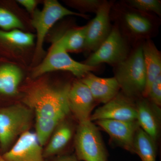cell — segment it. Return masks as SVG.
<instances>
[{
    "label": "cell",
    "mask_w": 161,
    "mask_h": 161,
    "mask_svg": "<svg viewBox=\"0 0 161 161\" xmlns=\"http://www.w3.org/2000/svg\"><path fill=\"white\" fill-rule=\"evenodd\" d=\"M71 85L53 87L41 83L32 87L23 99L36 116L64 120L70 112L68 94Z\"/></svg>",
    "instance_id": "6da1fadb"
},
{
    "label": "cell",
    "mask_w": 161,
    "mask_h": 161,
    "mask_svg": "<svg viewBox=\"0 0 161 161\" xmlns=\"http://www.w3.org/2000/svg\"><path fill=\"white\" fill-rule=\"evenodd\" d=\"M115 78L122 93L131 99L143 96L146 86V72L142 46L118 64Z\"/></svg>",
    "instance_id": "7a4b0ae2"
},
{
    "label": "cell",
    "mask_w": 161,
    "mask_h": 161,
    "mask_svg": "<svg viewBox=\"0 0 161 161\" xmlns=\"http://www.w3.org/2000/svg\"><path fill=\"white\" fill-rule=\"evenodd\" d=\"M33 112L24 104L0 107V149L7 151L19 136L29 131Z\"/></svg>",
    "instance_id": "3957f363"
},
{
    "label": "cell",
    "mask_w": 161,
    "mask_h": 161,
    "mask_svg": "<svg viewBox=\"0 0 161 161\" xmlns=\"http://www.w3.org/2000/svg\"><path fill=\"white\" fill-rule=\"evenodd\" d=\"M95 69V67L80 63L71 58L59 36L53 42L44 60L33 70L32 77L38 78L49 72L60 70L70 72L78 78H84Z\"/></svg>",
    "instance_id": "277c9868"
},
{
    "label": "cell",
    "mask_w": 161,
    "mask_h": 161,
    "mask_svg": "<svg viewBox=\"0 0 161 161\" xmlns=\"http://www.w3.org/2000/svg\"><path fill=\"white\" fill-rule=\"evenodd\" d=\"M78 161H108V153L98 127L90 120L79 123L75 136Z\"/></svg>",
    "instance_id": "5b68a950"
},
{
    "label": "cell",
    "mask_w": 161,
    "mask_h": 161,
    "mask_svg": "<svg viewBox=\"0 0 161 161\" xmlns=\"http://www.w3.org/2000/svg\"><path fill=\"white\" fill-rule=\"evenodd\" d=\"M69 15L85 16L67 9L56 0L45 1L41 10L36 9L34 12L31 24L37 33L36 57L43 53L44 39L51 28L58 20Z\"/></svg>",
    "instance_id": "8992f818"
},
{
    "label": "cell",
    "mask_w": 161,
    "mask_h": 161,
    "mask_svg": "<svg viewBox=\"0 0 161 161\" xmlns=\"http://www.w3.org/2000/svg\"><path fill=\"white\" fill-rule=\"evenodd\" d=\"M128 54L126 43L118 28L114 27L85 64L93 67L104 63L118 64L128 58Z\"/></svg>",
    "instance_id": "52a82bcc"
},
{
    "label": "cell",
    "mask_w": 161,
    "mask_h": 161,
    "mask_svg": "<svg viewBox=\"0 0 161 161\" xmlns=\"http://www.w3.org/2000/svg\"><path fill=\"white\" fill-rule=\"evenodd\" d=\"M136 119V104L132 99L119 92L113 99L95 110L91 115L90 120L133 121Z\"/></svg>",
    "instance_id": "ba28073f"
},
{
    "label": "cell",
    "mask_w": 161,
    "mask_h": 161,
    "mask_svg": "<svg viewBox=\"0 0 161 161\" xmlns=\"http://www.w3.org/2000/svg\"><path fill=\"white\" fill-rule=\"evenodd\" d=\"M2 157L6 161H46L36 133L29 131L20 135L13 147Z\"/></svg>",
    "instance_id": "9c48e42d"
},
{
    "label": "cell",
    "mask_w": 161,
    "mask_h": 161,
    "mask_svg": "<svg viewBox=\"0 0 161 161\" xmlns=\"http://www.w3.org/2000/svg\"><path fill=\"white\" fill-rule=\"evenodd\" d=\"M95 122L98 126L108 134L115 143L131 153H134V138L140 127L137 120L104 119Z\"/></svg>",
    "instance_id": "30bf717a"
},
{
    "label": "cell",
    "mask_w": 161,
    "mask_h": 161,
    "mask_svg": "<svg viewBox=\"0 0 161 161\" xmlns=\"http://www.w3.org/2000/svg\"><path fill=\"white\" fill-rule=\"evenodd\" d=\"M111 6L108 2H103L96 13V16L87 25L85 47L95 51L111 32L110 11Z\"/></svg>",
    "instance_id": "8fae6325"
},
{
    "label": "cell",
    "mask_w": 161,
    "mask_h": 161,
    "mask_svg": "<svg viewBox=\"0 0 161 161\" xmlns=\"http://www.w3.org/2000/svg\"><path fill=\"white\" fill-rule=\"evenodd\" d=\"M95 101L86 85L77 81L71 85L68 94V103L71 112L78 122L90 120Z\"/></svg>",
    "instance_id": "7c38bea8"
},
{
    "label": "cell",
    "mask_w": 161,
    "mask_h": 161,
    "mask_svg": "<svg viewBox=\"0 0 161 161\" xmlns=\"http://www.w3.org/2000/svg\"><path fill=\"white\" fill-rule=\"evenodd\" d=\"M136 104L137 112L136 120L139 125L156 142L160 129V107L146 98H141Z\"/></svg>",
    "instance_id": "4fadbf2b"
},
{
    "label": "cell",
    "mask_w": 161,
    "mask_h": 161,
    "mask_svg": "<svg viewBox=\"0 0 161 161\" xmlns=\"http://www.w3.org/2000/svg\"><path fill=\"white\" fill-rule=\"evenodd\" d=\"M81 80L89 89L95 101L103 104L113 99L120 90L115 77L100 78L89 72Z\"/></svg>",
    "instance_id": "5bb4252c"
},
{
    "label": "cell",
    "mask_w": 161,
    "mask_h": 161,
    "mask_svg": "<svg viewBox=\"0 0 161 161\" xmlns=\"http://www.w3.org/2000/svg\"><path fill=\"white\" fill-rule=\"evenodd\" d=\"M22 78L23 73L19 68L0 60V98L16 95Z\"/></svg>",
    "instance_id": "9a60e30c"
},
{
    "label": "cell",
    "mask_w": 161,
    "mask_h": 161,
    "mask_svg": "<svg viewBox=\"0 0 161 161\" xmlns=\"http://www.w3.org/2000/svg\"><path fill=\"white\" fill-rule=\"evenodd\" d=\"M142 47L146 72V89L143 96L146 97L151 84L161 75V56L152 41H147Z\"/></svg>",
    "instance_id": "2e32d148"
},
{
    "label": "cell",
    "mask_w": 161,
    "mask_h": 161,
    "mask_svg": "<svg viewBox=\"0 0 161 161\" xmlns=\"http://www.w3.org/2000/svg\"><path fill=\"white\" fill-rule=\"evenodd\" d=\"M73 132L72 125L65 119L62 121L53 132L50 140L43 150L44 157L56 155L63 150L71 139Z\"/></svg>",
    "instance_id": "e0dca14e"
},
{
    "label": "cell",
    "mask_w": 161,
    "mask_h": 161,
    "mask_svg": "<svg viewBox=\"0 0 161 161\" xmlns=\"http://www.w3.org/2000/svg\"><path fill=\"white\" fill-rule=\"evenodd\" d=\"M34 35L24 32L20 29H0V52L3 53L9 47H29L34 44Z\"/></svg>",
    "instance_id": "ac0fdd59"
},
{
    "label": "cell",
    "mask_w": 161,
    "mask_h": 161,
    "mask_svg": "<svg viewBox=\"0 0 161 161\" xmlns=\"http://www.w3.org/2000/svg\"><path fill=\"white\" fill-rule=\"evenodd\" d=\"M133 150L142 161H156V142L140 127L136 133Z\"/></svg>",
    "instance_id": "d6986e66"
},
{
    "label": "cell",
    "mask_w": 161,
    "mask_h": 161,
    "mask_svg": "<svg viewBox=\"0 0 161 161\" xmlns=\"http://www.w3.org/2000/svg\"><path fill=\"white\" fill-rule=\"evenodd\" d=\"M87 25L69 30L60 37L68 52L80 50L85 47Z\"/></svg>",
    "instance_id": "ffe728a7"
},
{
    "label": "cell",
    "mask_w": 161,
    "mask_h": 161,
    "mask_svg": "<svg viewBox=\"0 0 161 161\" xmlns=\"http://www.w3.org/2000/svg\"><path fill=\"white\" fill-rule=\"evenodd\" d=\"M64 120L36 116L35 133L42 147L46 144L58 125Z\"/></svg>",
    "instance_id": "44dd1931"
},
{
    "label": "cell",
    "mask_w": 161,
    "mask_h": 161,
    "mask_svg": "<svg viewBox=\"0 0 161 161\" xmlns=\"http://www.w3.org/2000/svg\"><path fill=\"white\" fill-rule=\"evenodd\" d=\"M125 20L129 29L137 34L147 33L152 28V24L148 19L134 13H127Z\"/></svg>",
    "instance_id": "7402d4cb"
},
{
    "label": "cell",
    "mask_w": 161,
    "mask_h": 161,
    "mask_svg": "<svg viewBox=\"0 0 161 161\" xmlns=\"http://www.w3.org/2000/svg\"><path fill=\"white\" fill-rule=\"evenodd\" d=\"M23 28V23L9 9L0 6V28L4 31L21 29Z\"/></svg>",
    "instance_id": "603a6c76"
},
{
    "label": "cell",
    "mask_w": 161,
    "mask_h": 161,
    "mask_svg": "<svg viewBox=\"0 0 161 161\" xmlns=\"http://www.w3.org/2000/svg\"><path fill=\"white\" fill-rule=\"evenodd\" d=\"M130 6L141 11L152 12L160 15L161 3L158 0H131L128 1Z\"/></svg>",
    "instance_id": "cb8c5ba5"
},
{
    "label": "cell",
    "mask_w": 161,
    "mask_h": 161,
    "mask_svg": "<svg viewBox=\"0 0 161 161\" xmlns=\"http://www.w3.org/2000/svg\"><path fill=\"white\" fill-rule=\"evenodd\" d=\"M150 102L158 106L161 105V75H160L152 82L150 86L147 97Z\"/></svg>",
    "instance_id": "d4e9b609"
},
{
    "label": "cell",
    "mask_w": 161,
    "mask_h": 161,
    "mask_svg": "<svg viewBox=\"0 0 161 161\" xmlns=\"http://www.w3.org/2000/svg\"><path fill=\"white\" fill-rule=\"evenodd\" d=\"M103 2L98 0H86L76 1L74 3L77 6L81 7L86 11L96 13Z\"/></svg>",
    "instance_id": "484cf974"
},
{
    "label": "cell",
    "mask_w": 161,
    "mask_h": 161,
    "mask_svg": "<svg viewBox=\"0 0 161 161\" xmlns=\"http://www.w3.org/2000/svg\"><path fill=\"white\" fill-rule=\"evenodd\" d=\"M24 8L30 13H33L36 10V7L37 5V2L34 0H19L17 1Z\"/></svg>",
    "instance_id": "4316f807"
},
{
    "label": "cell",
    "mask_w": 161,
    "mask_h": 161,
    "mask_svg": "<svg viewBox=\"0 0 161 161\" xmlns=\"http://www.w3.org/2000/svg\"><path fill=\"white\" fill-rule=\"evenodd\" d=\"M53 161H78L75 154L61 156Z\"/></svg>",
    "instance_id": "83f0119b"
},
{
    "label": "cell",
    "mask_w": 161,
    "mask_h": 161,
    "mask_svg": "<svg viewBox=\"0 0 161 161\" xmlns=\"http://www.w3.org/2000/svg\"><path fill=\"white\" fill-rule=\"evenodd\" d=\"M0 161H6L2 157V156H0Z\"/></svg>",
    "instance_id": "f1b7e54d"
}]
</instances>
